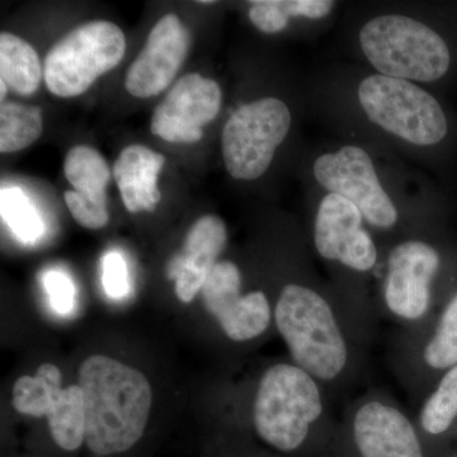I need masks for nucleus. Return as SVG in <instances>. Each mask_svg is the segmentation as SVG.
<instances>
[{
  "label": "nucleus",
  "instance_id": "cd10ccee",
  "mask_svg": "<svg viewBox=\"0 0 457 457\" xmlns=\"http://www.w3.org/2000/svg\"><path fill=\"white\" fill-rule=\"evenodd\" d=\"M335 3L329 0H287V8L291 17H306L319 20L326 17L333 9Z\"/></svg>",
  "mask_w": 457,
  "mask_h": 457
},
{
  "label": "nucleus",
  "instance_id": "9b49d317",
  "mask_svg": "<svg viewBox=\"0 0 457 457\" xmlns=\"http://www.w3.org/2000/svg\"><path fill=\"white\" fill-rule=\"evenodd\" d=\"M440 267L433 246L408 240L389 255L385 303L394 315L404 320L425 317L431 305V285Z\"/></svg>",
  "mask_w": 457,
  "mask_h": 457
},
{
  "label": "nucleus",
  "instance_id": "2eb2a0df",
  "mask_svg": "<svg viewBox=\"0 0 457 457\" xmlns=\"http://www.w3.org/2000/svg\"><path fill=\"white\" fill-rule=\"evenodd\" d=\"M227 239V227L218 216H203L189 228L182 252L168 264V276L176 282L180 302L191 303L201 293Z\"/></svg>",
  "mask_w": 457,
  "mask_h": 457
},
{
  "label": "nucleus",
  "instance_id": "c85d7f7f",
  "mask_svg": "<svg viewBox=\"0 0 457 457\" xmlns=\"http://www.w3.org/2000/svg\"><path fill=\"white\" fill-rule=\"evenodd\" d=\"M0 90H2V95H0V98H2V101H4L5 93H7V84L2 82V80H0Z\"/></svg>",
  "mask_w": 457,
  "mask_h": 457
},
{
  "label": "nucleus",
  "instance_id": "f257e3e1",
  "mask_svg": "<svg viewBox=\"0 0 457 457\" xmlns=\"http://www.w3.org/2000/svg\"><path fill=\"white\" fill-rule=\"evenodd\" d=\"M86 441L90 453L112 456L132 449L145 432L152 409L149 381L139 370L93 354L79 368Z\"/></svg>",
  "mask_w": 457,
  "mask_h": 457
},
{
  "label": "nucleus",
  "instance_id": "f8f14e48",
  "mask_svg": "<svg viewBox=\"0 0 457 457\" xmlns=\"http://www.w3.org/2000/svg\"><path fill=\"white\" fill-rule=\"evenodd\" d=\"M362 219L360 210L345 197L336 194L324 197L315 220L314 242L319 254L359 272L374 269L378 251L362 227Z\"/></svg>",
  "mask_w": 457,
  "mask_h": 457
},
{
  "label": "nucleus",
  "instance_id": "9d476101",
  "mask_svg": "<svg viewBox=\"0 0 457 457\" xmlns=\"http://www.w3.org/2000/svg\"><path fill=\"white\" fill-rule=\"evenodd\" d=\"M220 107L221 89L215 80L185 75L156 106L150 130L168 143H197L204 126L218 116Z\"/></svg>",
  "mask_w": 457,
  "mask_h": 457
},
{
  "label": "nucleus",
  "instance_id": "4468645a",
  "mask_svg": "<svg viewBox=\"0 0 457 457\" xmlns=\"http://www.w3.org/2000/svg\"><path fill=\"white\" fill-rule=\"evenodd\" d=\"M353 438L361 457H425L409 418L378 400L365 403L354 414Z\"/></svg>",
  "mask_w": 457,
  "mask_h": 457
},
{
  "label": "nucleus",
  "instance_id": "4be33fe9",
  "mask_svg": "<svg viewBox=\"0 0 457 457\" xmlns=\"http://www.w3.org/2000/svg\"><path fill=\"white\" fill-rule=\"evenodd\" d=\"M457 417V365L442 378L420 411V426L429 435L446 432Z\"/></svg>",
  "mask_w": 457,
  "mask_h": 457
},
{
  "label": "nucleus",
  "instance_id": "f03ea898",
  "mask_svg": "<svg viewBox=\"0 0 457 457\" xmlns=\"http://www.w3.org/2000/svg\"><path fill=\"white\" fill-rule=\"evenodd\" d=\"M275 321L295 365L318 381H332L348 363V348L335 312L312 288L287 285L276 303Z\"/></svg>",
  "mask_w": 457,
  "mask_h": 457
},
{
  "label": "nucleus",
  "instance_id": "6ab92c4d",
  "mask_svg": "<svg viewBox=\"0 0 457 457\" xmlns=\"http://www.w3.org/2000/svg\"><path fill=\"white\" fill-rule=\"evenodd\" d=\"M62 372L53 363H42L33 376H22L13 385L12 403L20 413L47 417L62 393Z\"/></svg>",
  "mask_w": 457,
  "mask_h": 457
},
{
  "label": "nucleus",
  "instance_id": "a211bd4d",
  "mask_svg": "<svg viewBox=\"0 0 457 457\" xmlns=\"http://www.w3.org/2000/svg\"><path fill=\"white\" fill-rule=\"evenodd\" d=\"M42 71L40 59L31 45L12 33L0 35V80L21 96L38 89Z\"/></svg>",
  "mask_w": 457,
  "mask_h": 457
},
{
  "label": "nucleus",
  "instance_id": "f3484780",
  "mask_svg": "<svg viewBox=\"0 0 457 457\" xmlns=\"http://www.w3.org/2000/svg\"><path fill=\"white\" fill-rule=\"evenodd\" d=\"M64 174L79 200L107 207L106 188L111 171L97 150L86 145L74 146L66 154Z\"/></svg>",
  "mask_w": 457,
  "mask_h": 457
},
{
  "label": "nucleus",
  "instance_id": "a878e982",
  "mask_svg": "<svg viewBox=\"0 0 457 457\" xmlns=\"http://www.w3.org/2000/svg\"><path fill=\"white\" fill-rule=\"evenodd\" d=\"M45 288L51 306L59 314H69L75 308V287L71 279L62 270H49L45 275Z\"/></svg>",
  "mask_w": 457,
  "mask_h": 457
},
{
  "label": "nucleus",
  "instance_id": "bb28decb",
  "mask_svg": "<svg viewBox=\"0 0 457 457\" xmlns=\"http://www.w3.org/2000/svg\"><path fill=\"white\" fill-rule=\"evenodd\" d=\"M102 281L111 299H122L130 291L128 266L119 252H110L104 257Z\"/></svg>",
  "mask_w": 457,
  "mask_h": 457
},
{
  "label": "nucleus",
  "instance_id": "0eeeda50",
  "mask_svg": "<svg viewBox=\"0 0 457 457\" xmlns=\"http://www.w3.org/2000/svg\"><path fill=\"white\" fill-rule=\"evenodd\" d=\"M291 113L278 98H262L237 108L222 131V155L233 179H260L290 130Z\"/></svg>",
  "mask_w": 457,
  "mask_h": 457
},
{
  "label": "nucleus",
  "instance_id": "aec40b11",
  "mask_svg": "<svg viewBox=\"0 0 457 457\" xmlns=\"http://www.w3.org/2000/svg\"><path fill=\"white\" fill-rule=\"evenodd\" d=\"M46 418L51 437L60 449H80L86 441V416L79 385H71L62 390Z\"/></svg>",
  "mask_w": 457,
  "mask_h": 457
},
{
  "label": "nucleus",
  "instance_id": "b1692460",
  "mask_svg": "<svg viewBox=\"0 0 457 457\" xmlns=\"http://www.w3.org/2000/svg\"><path fill=\"white\" fill-rule=\"evenodd\" d=\"M2 215L14 236L22 242H36L44 234L40 216L21 189H3Z\"/></svg>",
  "mask_w": 457,
  "mask_h": 457
},
{
  "label": "nucleus",
  "instance_id": "412c9836",
  "mask_svg": "<svg viewBox=\"0 0 457 457\" xmlns=\"http://www.w3.org/2000/svg\"><path fill=\"white\" fill-rule=\"evenodd\" d=\"M44 130L41 110L36 106L5 102L0 107V152H20L32 145Z\"/></svg>",
  "mask_w": 457,
  "mask_h": 457
},
{
  "label": "nucleus",
  "instance_id": "1a4fd4ad",
  "mask_svg": "<svg viewBox=\"0 0 457 457\" xmlns=\"http://www.w3.org/2000/svg\"><path fill=\"white\" fill-rule=\"evenodd\" d=\"M242 276L233 262H218L204 282V308L218 319L225 335L236 342L257 338L270 326V308L266 295L240 294Z\"/></svg>",
  "mask_w": 457,
  "mask_h": 457
},
{
  "label": "nucleus",
  "instance_id": "20e7f679",
  "mask_svg": "<svg viewBox=\"0 0 457 457\" xmlns=\"http://www.w3.org/2000/svg\"><path fill=\"white\" fill-rule=\"evenodd\" d=\"M361 46L381 75L433 82L450 68V51L428 26L405 16L376 17L362 27Z\"/></svg>",
  "mask_w": 457,
  "mask_h": 457
},
{
  "label": "nucleus",
  "instance_id": "393cba45",
  "mask_svg": "<svg viewBox=\"0 0 457 457\" xmlns=\"http://www.w3.org/2000/svg\"><path fill=\"white\" fill-rule=\"evenodd\" d=\"M290 17L287 0H258L252 2L249 8L252 23L262 32L282 31L287 27Z\"/></svg>",
  "mask_w": 457,
  "mask_h": 457
},
{
  "label": "nucleus",
  "instance_id": "423d86ee",
  "mask_svg": "<svg viewBox=\"0 0 457 457\" xmlns=\"http://www.w3.org/2000/svg\"><path fill=\"white\" fill-rule=\"evenodd\" d=\"M359 97L369 119L400 139L435 145L447 135V120L440 104L408 80L371 75L361 83Z\"/></svg>",
  "mask_w": 457,
  "mask_h": 457
},
{
  "label": "nucleus",
  "instance_id": "dca6fc26",
  "mask_svg": "<svg viewBox=\"0 0 457 457\" xmlns=\"http://www.w3.org/2000/svg\"><path fill=\"white\" fill-rule=\"evenodd\" d=\"M164 163V155L146 146L122 150L114 163L113 177L129 212H154L162 197L158 177Z\"/></svg>",
  "mask_w": 457,
  "mask_h": 457
},
{
  "label": "nucleus",
  "instance_id": "6e6552de",
  "mask_svg": "<svg viewBox=\"0 0 457 457\" xmlns=\"http://www.w3.org/2000/svg\"><path fill=\"white\" fill-rule=\"evenodd\" d=\"M314 176L330 194L353 204L370 224L389 228L398 220V212L376 174L371 158L359 146H345L335 154L319 156Z\"/></svg>",
  "mask_w": 457,
  "mask_h": 457
},
{
  "label": "nucleus",
  "instance_id": "7ed1b4c3",
  "mask_svg": "<svg viewBox=\"0 0 457 457\" xmlns=\"http://www.w3.org/2000/svg\"><path fill=\"white\" fill-rule=\"evenodd\" d=\"M324 411L318 380L295 363H278L262 376L253 420L262 440L282 453L299 449Z\"/></svg>",
  "mask_w": 457,
  "mask_h": 457
},
{
  "label": "nucleus",
  "instance_id": "ddd939ff",
  "mask_svg": "<svg viewBox=\"0 0 457 457\" xmlns=\"http://www.w3.org/2000/svg\"><path fill=\"white\" fill-rule=\"evenodd\" d=\"M189 42L188 29L179 18L165 14L126 74L128 92L134 97L149 98L167 89L187 56Z\"/></svg>",
  "mask_w": 457,
  "mask_h": 457
},
{
  "label": "nucleus",
  "instance_id": "39448f33",
  "mask_svg": "<svg viewBox=\"0 0 457 457\" xmlns=\"http://www.w3.org/2000/svg\"><path fill=\"white\" fill-rule=\"evenodd\" d=\"M122 29L107 21L77 27L54 45L45 59L44 78L56 97L71 98L90 88L125 55Z\"/></svg>",
  "mask_w": 457,
  "mask_h": 457
},
{
  "label": "nucleus",
  "instance_id": "5701e85b",
  "mask_svg": "<svg viewBox=\"0 0 457 457\" xmlns=\"http://www.w3.org/2000/svg\"><path fill=\"white\" fill-rule=\"evenodd\" d=\"M423 357L427 365L436 370L457 365V294L442 312L435 335L427 343Z\"/></svg>",
  "mask_w": 457,
  "mask_h": 457
}]
</instances>
